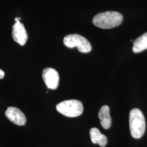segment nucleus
Segmentation results:
<instances>
[{
  "label": "nucleus",
  "mask_w": 147,
  "mask_h": 147,
  "mask_svg": "<svg viewBox=\"0 0 147 147\" xmlns=\"http://www.w3.org/2000/svg\"><path fill=\"white\" fill-rule=\"evenodd\" d=\"M63 43L69 48L77 47L80 53H88L92 50L89 41L78 34H71L65 36L63 39Z\"/></svg>",
  "instance_id": "4"
},
{
  "label": "nucleus",
  "mask_w": 147,
  "mask_h": 147,
  "mask_svg": "<svg viewBox=\"0 0 147 147\" xmlns=\"http://www.w3.org/2000/svg\"><path fill=\"white\" fill-rule=\"evenodd\" d=\"M6 117L12 122L19 126H23L26 123V116L21 111L15 107H9L5 111Z\"/></svg>",
  "instance_id": "7"
},
{
  "label": "nucleus",
  "mask_w": 147,
  "mask_h": 147,
  "mask_svg": "<svg viewBox=\"0 0 147 147\" xmlns=\"http://www.w3.org/2000/svg\"><path fill=\"white\" fill-rule=\"evenodd\" d=\"M90 137L92 142L94 144H98L100 146L104 147L107 143V138L104 135L102 134L98 129L93 127L89 131Z\"/></svg>",
  "instance_id": "9"
},
{
  "label": "nucleus",
  "mask_w": 147,
  "mask_h": 147,
  "mask_svg": "<svg viewBox=\"0 0 147 147\" xmlns=\"http://www.w3.org/2000/svg\"><path fill=\"white\" fill-rule=\"evenodd\" d=\"M56 110L64 116L76 117L83 113L84 106L82 103L79 100H65L56 105Z\"/></svg>",
  "instance_id": "3"
},
{
  "label": "nucleus",
  "mask_w": 147,
  "mask_h": 147,
  "mask_svg": "<svg viewBox=\"0 0 147 147\" xmlns=\"http://www.w3.org/2000/svg\"><path fill=\"white\" fill-rule=\"evenodd\" d=\"M5 72L0 69V79H3L5 77Z\"/></svg>",
  "instance_id": "11"
},
{
  "label": "nucleus",
  "mask_w": 147,
  "mask_h": 147,
  "mask_svg": "<svg viewBox=\"0 0 147 147\" xmlns=\"http://www.w3.org/2000/svg\"><path fill=\"white\" fill-rule=\"evenodd\" d=\"M123 20V17L120 13L109 11L95 16L93 19V23L98 27L108 29L120 25Z\"/></svg>",
  "instance_id": "1"
},
{
  "label": "nucleus",
  "mask_w": 147,
  "mask_h": 147,
  "mask_svg": "<svg viewBox=\"0 0 147 147\" xmlns=\"http://www.w3.org/2000/svg\"><path fill=\"white\" fill-rule=\"evenodd\" d=\"M147 49V32L137 38L134 42L132 51L134 53H139Z\"/></svg>",
  "instance_id": "10"
},
{
  "label": "nucleus",
  "mask_w": 147,
  "mask_h": 147,
  "mask_svg": "<svg viewBox=\"0 0 147 147\" xmlns=\"http://www.w3.org/2000/svg\"><path fill=\"white\" fill-rule=\"evenodd\" d=\"M42 77L48 88L53 90L57 88L59 76L58 72L55 69L51 68L44 69L42 70Z\"/></svg>",
  "instance_id": "5"
},
{
  "label": "nucleus",
  "mask_w": 147,
  "mask_h": 147,
  "mask_svg": "<svg viewBox=\"0 0 147 147\" xmlns=\"http://www.w3.org/2000/svg\"><path fill=\"white\" fill-rule=\"evenodd\" d=\"M98 117L100 119V124L105 129L110 127L111 118L110 115V108L107 105L101 107L98 113Z\"/></svg>",
  "instance_id": "8"
},
{
  "label": "nucleus",
  "mask_w": 147,
  "mask_h": 147,
  "mask_svg": "<svg viewBox=\"0 0 147 147\" xmlns=\"http://www.w3.org/2000/svg\"><path fill=\"white\" fill-rule=\"evenodd\" d=\"M130 130L132 136L140 138L146 130V121L142 111L138 109H133L129 115Z\"/></svg>",
  "instance_id": "2"
},
{
  "label": "nucleus",
  "mask_w": 147,
  "mask_h": 147,
  "mask_svg": "<svg viewBox=\"0 0 147 147\" xmlns=\"http://www.w3.org/2000/svg\"><path fill=\"white\" fill-rule=\"evenodd\" d=\"M12 37L14 40L21 46L26 44L28 40V34L24 25L16 21L12 27Z\"/></svg>",
  "instance_id": "6"
}]
</instances>
